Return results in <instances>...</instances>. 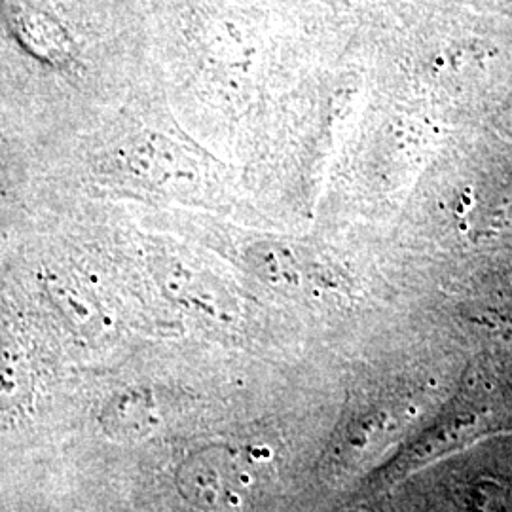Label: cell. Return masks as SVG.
Here are the masks:
<instances>
[{"mask_svg": "<svg viewBox=\"0 0 512 512\" xmlns=\"http://www.w3.org/2000/svg\"><path fill=\"white\" fill-rule=\"evenodd\" d=\"M253 473L234 450L213 448L186 459L179 471L183 494L202 509L239 505L253 488Z\"/></svg>", "mask_w": 512, "mask_h": 512, "instance_id": "cell-1", "label": "cell"}, {"mask_svg": "<svg viewBox=\"0 0 512 512\" xmlns=\"http://www.w3.org/2000/svg\"><path fill=\"white\" fill-rule=\"evenodd\" d=\"M52 296H54L57 306L65 313H69L76 323H88L92 319V304L88 306L82 300V296L76 293V289L69 287L67 283L59 281L52 285Z\"/></svg>", "mask_w": 512, "mask_h": 512, "instance_id": "cell-3", "label": "cell"}, {"mask_svg": "<svg viewBox=\"0 0 512 512\" xmlns=\"http://www.w3.org/2000/svg\"><path fill=\"white\" fill-rule=\"evenodd\" d=\"M465 503L469 512H512V480L478 478L469 486Z\"/></svg>", "mask_w": 512, "mask_h": 512, "instance_id": "cell-2", "label": "cell"}]
</instances>
